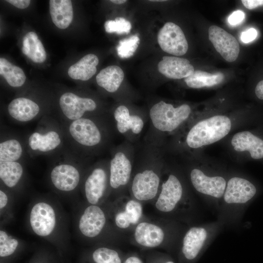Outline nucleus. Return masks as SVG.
<instances>
[{
  "mask_svg": "<svg viewBox=\"0 0 263 263\" xmlns=\"http://www.w3.org/2000/svg\"><path fill=\"white\" fill-rule=\"evenodd\" d=\"M61 124L66 147L78 156L87 159L104 150L115 133L107 115L88 116Z\"/></svg>",
  "mask_w": 263,
  "mask_h": 263,
  "instance_id": "f257e3e1",
  "label": "nucleus"
},
{
  "mask_svg": "<svg viewBox=\"0 0 263 263\" xmlns=\"http://www.w3.org/2000/svg\"><path fill=\"white\" fill-rule=\"evenodd\" d=\"M235 119L222 114L198 118L173 137L171 146L181 152L194 153L225 137L234 127Z\"/></svg>",
  "mask_w": 263,
  "mask_h": 263,
  "instance_id": "f03ea898",
  "label": "nucleus"
},
{
  "mask_svg": "<svg viewBox=\"0 0 263 263\" xmlns=\"http://www.w3.org/2000/svg\"><path fill=\"white\" fill-rule=\"evenodd\" d=\"M150 129L145 142L166 148V138L173 137L188 123L199 118L194 114L191 106L186 103L174 106L161 100L150 109Z\"/></svg>",
  "mask_w": 263,
  "mask_h": 263,
  "instance_id": "7ed1b4c3",
  "label": "nucleus"
},
{
  "mask_svg": "<svg viewBox=\"0 0 263 263\" xmlns=\"http://www.w3.org/2000/svg\"><path fill=\"white\" fill-rule=\"evenodd\" d=\"M165 149L144 143L138 157L140 169L131 180L130 188L138 201H147L155 198L161 185L160 170L164 166Z\"/></svg>",
  "mask_w": 263,
  "mask_h": 263,
  "instance_id": "20e7f679",
  "label": "nucleus"
},
{
  "mask_svg": "<svg viewBox=\"0 0 263 263\" xmlns=\"http://www.w3.org/2000/svg\"><path fill=\"white\" fill-rule=\"evenodd\" d=\"M50 157L49 180L52 188L62 193L76 191L80 187L89 159L78 156L67 147Z\"/></svg>",
  "mask_w": 263,
  "mask_h": 263,
  "instance_id": "39448f33",
  "label": "nucleus"
},
{
  "mask_svg": "<svg viewBox=\"0 0 263 263\" xmlns=\"http://www.w3.org/2000/svg\"><path fill=\"white\" fill-rule=\"evenodd\" d=\"M28 155L51 156L66 147L64 131L60 122L46 115L42 117L36 129L25 141Z\"/></svg>",
  "mask_w": 263,
  "mask_h": 263,
  "instance_id": "423d86ee",
  "label": "nucleus"
},
{
  "mask_svg": "<svg viewBox=\"0 0 263 263\" xmlns=\"http://www.w3.org/2000/svg\"><path fill=\"white\" fill-rule=\"evenodd\" d=\"M135 156L133 144L126 140L111 150L109 160L111 189H119L130 182Z\"/></svg>",
  "mask_w": 263,
  "mask_h": 263,
  "instance_id": "0eeeda50",
  "label": "nucleus"
},
{
  "mask_svg": "<svg viewBox=\"0 0 263 263\" xmlns=\"http://www.w3.org/2000/svg\"><path fill=\"white\" fill-rule=\"evenodd\" d=\"M90 205H97L110 188L109 160H101L87 168L80 186Z\"/></svg>",
  "mask_w": 263,
  "mask_h": 263,
  "instance_id": "6e6552de",
  "label": "nucleus"
},
{
  "mask_svg": "<svg viewBox=\"0 0 263 263\" xmlns=\"http://www.w3.org/2000/svg\"><path fill=\"white\" fill-rule=\"evenodd\" d=\"M61 123L69 122L83 117L106 115L97 113L98 105L92 98L81 96L72 92L62 94L58 100Z\"/></svg>",
  "mask_w": 263,
  "mask_h": 263,
  "instance_id": "1a4fd4ad",
  "label": "nucleus"
},
{
  "mask_svg": "<svg viewBox=\"0 0 263 263\" xmlns=\"http://www.w3.org/2000/svg\"><path fill=\"white\" fill-rule=\"evenodd\" d=\"M109 118L115 132H117L125 140L132 144L140 137L148 119L144 114L132 113L124 105L116 107Z\"/></svg>",
  "mask_w": 263,
  "mask_h": 263,
  "instance_id": "9d476101",
  "label": "nucleus"
},
{
  "mask_svg": "<svg viewBox=\"0 0 263 263\" xmlns=\"http://www.w3.org/2000/svg\"><path fill=\"white\" fill-rule=\"evenodd\" d=\"M58 215L55 207L45 200L32 207L29 215V225L33 232L42 238L52 236L57 227Z\"/></svg>",
  "mask_w": 263,
  "mask_h": 263,
  "instance_id": "9b49d317",
  "label": "nucleus"
},
{
  "mask_svg": "<svg viewBox=\"0 0 263 263\" xmlns=\"http://www.w3.org/2000/svg\"><path fill=\"white\" fill-rule=\"evenodd\" d=\"M261 127L234 134L230 142L232 149L249 159L263 161V130Z\"/></svg>",
  "mask_w": 263,
  "mask_h": 263,
  "instance_id": "f8f14e48",
  "label": "nucleus"
},
{
  "mask_svg": "<svg viewBox=\"0 0 263 263\" xmlns=\"http://www.w3.org/2000/svg\"><path fill=\"white\" fill-rule=\"evenodd\" d=\"M183 191L179 178L173 173H169L161 183L155 205L156 209L164 213L172 211L181 200Z\"/></svg>",
  "mask_w": 263,
  "mask_h": 263,
  "instance_id": "ddd939ff",
  "label": "nucleus"
},
{
  "mask_svg": "<svg viewBox=\"0 0 263 263\" xmlns=\"http://www.w3.org/2000/svg\"><path fill=\"white\" fill-rule=\"evenodd\" d=\"M157 40L161 48L169 54L180 56L185 54L188 43L181 28L172 22L166 23L159 30Z\"/></svg>",
  "mask_w": 263,
  "mask_h": 263,
  "instance_id": "4468645a",
  "label": "nucleus"
},
{
  "mask_svg": "<svg viewBox=\"0 0 263 263\" xmlns=\"http://www.w3.org/2000/svg\"><path fill=\"white\" fill-rule=\"evenodd\" d=\"M191 183L198 192L215 198L223 196L227 181L220 175H208L199 168L191 169L189 173Z\"/></svg>",
  "mask_w": 263,
  "mask_h": 263,
  "instance_id": "2eb2a0df",
  "label": "nucleus"
},
{
  "mask_svg": "<svg viewBox=\"0 0 263 263\" xmlns=\"http://www.w3.org/2000/svg\"><path fill=\"white\" fill-rule=\"evenodd\" d=\"M257 192V188L251 181L234 176L227 181L223 197L227 204H243L251 200Z\"/></svg>",
  "mask_w": 263,
  "mask_h": 263,
  "instance_id": "dca6fc26",
  "label": "nucleus"
},
{
  "mask_svg": "<svg viewBox=\"0 0 263 263\" xmlns=\"http://www.w3.org/2000/svg\"><path fill=\"white\" fill-rule=\"evenodd\" d=\"M208 38L224 59L228 62L236 60L239 54L240 46L234 36L220 27L212 25L208 29Z\"/></svg>",
  "mask_w": 263,
  "mask_h": 263,
  "instance_id": "f3484780",
  "label": "nucleus"
},
{
  "mask_svg": "<svg viewBox=\"0 0 263 263\" xmlns=\"http://www.w3.org/2000/svg\"><path fill=\"white\" fill-rule=\"evenodd\" d=\"M106 223V217L102 209L98 205H90L80 215L78 228L83 236L93 238L101 233Z\"/></svg>",
  "mask_w": 263,
  "mask_h": 263,
  "instance_id": "a211bd4d",
  "label": "nucleus"
},
{
  "mask_svg": "<svg viewBox=\"0 0 263 263\" xmlns=\"http://www.w3.org/2000/svg\"><path fill=\"white\" fill-rule=\"evenodd\" d=\"M7 112L11 119L19 123H27L43 117L38 104L25 97L13 99L8 105Z\"/></svg>",
  "mask_w": 263,
  "mask_h": 263,
  "instance_id": "6ab92c4d",
  "label": "nucleus"
},
{
  "mask_svg": "<svg viewBox=\"0 0 263 263\" xmlns=\"http://www.w3.org/2000/svg\"><path fill=\"white\" fill-rule=\"evenodd\" d=\"M159 72L170 79H181L191 75L194 71L188 60L176 56H164L158 64Z\"/></svg>",
  "mask_w": 263,
  "mask_h": 263,
  "instance_id": "aec40b11",
  "label": "nucleus"
},
{
  "mask_svg": "<svg viewBox=\"0 0 263 263\" xmlns=\"http://www.w3.org/2000/svg\"><path fill=\"white\" fill-rule=\"evenodd\" d=\"M136 242L145 247L154 248L163 242L165 234L163 229L156 225L141 222L135 227L134 233Z\"/></svg>",
  "mask_w": 263,
  "mask_h": 263,
  "instance_id": "412c9836",
  "label": "nucleus"
},
{
  "mask_svg": "<svg viewBox=\"0 0 263 263\" xmlns=\"http://www.w3.org/2000/svg\"><path fill=\"white\" fill-rule=\"evenodd\" d=\"M26 154L25 142L21 139L13 135L1 137L0 162H22Z\"/></svg>",
  "mask_w": 263,
  "mask_h": 263,
  "instance_id": "4be33fe9",
  "label": "nucleus"
},
{
  "mask_svg": "<svg viewBox=\"0 0 263 263\" xmlns=\"http://www.w3.org/2000/svg\"><path fill=\"white\" fill-rule=\"evenodd\" d=\"M207 233L203 227L193 226L185 234L183 240L182 252L188 260H194L201 250L207 238Z\"/></svg>",
  "mask_w": 263,
  "mask_h": 263,
  "instance_id": "5701e85b",
  "label": "nucleus"
},
{
  "mask_svg": "<svg viewBox=\"0 0 263 263\" xmlns=\"http://www.w3.org/2000/svg\"><path fill=\"white\" fill-rule=\"evenodd\" d=\"M49 11L53 22L59 29L67 28L72 21L73 10L70 0H49Z\"/></svg>",
  "mask_w": 263,
  "mask_h": 263,
  "instance_id": "b1692460",
  "label": "nucleus"
},
{
  "mask_svg": "<svg viewBox=\"0 0 263 263\" xmlns=\"http://www.w3.org/2000/svg\"><path fill=\"white\" fill-rule=\"evenodd\" d=\"M21 161L0 162V179L2 185L13 189L23 180L25 170Z\"/></svg>",
  "mask_w": 263,
  "mask_h": 263,
  "instance_id": "393cba45",
  "label": "nucleus"
},
{
  "mask_svg": "<svg viewBox=\"0 0 263 263\" xmlns=\"http://www.w3.org/2000/svg\"><path fill=\"white\" fill-rule=\"evenodd\" d=\"M98 62L99 59L96 55L88 54L71 66L68 69V74L72 79L88 80L96 72V66Z\"/></svg>",
  "mask_w": 263,
  "mask_h": 263,
  "instance_id": "a878e982",
  "label": "nucleus"
},
{
  "mask_svg": "<svg viewBox=\"0 0 263 263\" xmlns=\"http://www.w3.org/2000/svg\"><path fill=\"white\" fill-rule=\"evenodd\" d=\"M124 74L122 69L111 65L101 70L96 76L98 85L110 93L117 91L123 81Z\"/></svg>",
  "mask_w": 263,
  "mask_h": 263,
  "instance_id": "bb28decb",
  "label": "nucleus"
},
{
  "mask_svg": "<svg viewBox=\"0 0 263 263\" xmlns=\"http://www.w3.org/2000/svg\"><path fill=\"white\" fill-rule=\"evenodd\" d=\"M224 79V75L222 73L212 74L200 70H196L191 75L185 78L184 81L188 87L200 89L218 85Z\"/></svg>",
  "mask_w": 263,
  "mask_h": 263,
  "instance_id": "cd10ccee",
  "label": "nucleus"
},
{
  "mask_svg": "<svg viewBox=\"0 0 263 263\" xmlns=\"http://www.w3.org/2000/svg\"><path fill=\"white\" fill-rule=\"evenodd\" d=\"M0 74L7 83L13 87H21L26 80V76L23 70L3 57L0 58Z\"/></svg>",
  "mask_w": 263,
  "mask_h": 263,
  "instance_id": "c85d7f7f",
  "label": "nucleus"
},
{
  "mask_svg": "<svg viewBox=\"0 0 263 263\" xmlns=\"http://www.w3.org/2000/svg\"><path fill=\"white\" fill-rule=\"evenodd\" d=\"M81 263H123L119 253L105 246L95 248L83 257Z\"/></svg>",
  "mask_w": 263,
  "mask_h": 263,
  "instance_id": "c756f323",
  "label": "nucleus"
},
{
  "mask_svg": "<svg viewBox=\"0 0 263 263\" xmlns=\"http://www.w3.org/2000/svg\"><path fill=\"white\" fill-rule=\"evenodd\" d=\"M26 36L30 43V52L27 56L34 62H43L46 58V53L37 35L34 32H30Z\"/></svg>",
  "mask_w": 263,
  "mask_h": 263,
  "instance_id": "7c9ffc66",
  "label": "nucleus"
},
{
  "mask_svg": "<svg viewBox=\"0 0 263 263\" xmlns=\"http://www.w3.org/2000/svg\"><path fill=\"white\" fill-rule=\"evenodd\" d=\"M19 245L18 239L9 235L5 231L0 230V257L6 259L13 256Z\"/></svg>",
  "mask_w": 263,
  "mask_h": 263,
  "instance_id": "2f4dec72",
  "label": "nucleus"
},
{
  "mask_svg": "<svg viewBox=\"0 0 263 263\" xmlns=\"http://www.w3.org/2000/svg\"><path fill=\"white\" fill-rule=\"evenodd\" d=\"M140 39L137 34L119 41L116 47L118 56L121 58L132 56L138 47Z\"/></svg>",
  "mask_w": 263,
  "mask_h": 263,
  "instance_id": "473e14b6",
  "label": "nucleus"
},
{
  "mask_svg": "<svg viewBox=\"0 0 263 263\" xmlns=\"http://www.w3.org/2000/svg\"><path fill=\"white\" fill-rule=\"evenodd\" d=\"M105 31L108 33H116L118 35L128 34L132 28L130 22L125 18H116L114 20H109L104 23Z\"/></svg>",
  "mask_w": 263,
  "mask_h": 263,
  "instance_id": "72a5a7b5",
  "label": "nucleus"
},
{
  "mask_svg": "<svg viewBox=\"0 0 263 263\" xmlns=\"http://www.w3.org/2000/svg\"><path fill=\"white\" fill-rule=\"evenodd\" d=\"M131 217L132 225L137 223L142 215L141 204L137 201L131 199L126 203L124 209Z\"/></svg>",
  "mask_w": 263,
  "mask_h": 263,
  "instance_id": "f704fd0d",
  "label": "nucleus"
},
{
  "mask_svg": "<svg viewBox=\"0 0 263 263\" xmlns=\"http://www.w3.org/2000/svg\"><path fill=\"white\" fill-rule=\"evenodd\" d=\"M114 222L116 225L121 229L127 228L132 224L131 217L125 210L115 214Z\"/></svg>",
  "mask_w": 263,
  "mask_h": 263,
  "instance_id": "c9c22d12",
  "label": "nucleus"
},
{
  "mask_svg": "<svg viewBox=\"0 0 263 263\" xmlns=\"http://www.w3.org/2000/svg\"><path fill=\"white\" fill-rule=\"evenodd\" d=\"M244 17L245 14L242 11H235L228 17V23L232 26L237 25L244 20Z\"/></svg>",
  "mask_w": 263,
  "mask_h": 263,
  "instance_id": "e433bc0d",
  "label": "nucleus"
},
{
  "mask_svg": "<svg viewBox=\"0 0 263 263\" xmlns=\"http://www.w3.org/2000/svg\"><path fill=\"white\" fill-rule=\"evenodd\" d=\"M258 35L257 31L254 28H250L242 33L241 35V40L245 43L254 40Z\"/></svg>",
  "mask_w": 263,
  "mask_h": 263,
  "instance_id": "4c0bfd02",
  "label": "nucleus"
},
{
  "mask_svg": "<svg viewBox=\"0 0 263 263\" xmlns=\"http://www.w3.org/2000/svg\"><path fill=\"white\" fill-rule=\"evenodd\" d=\"M9 201V198L6 189L1 188L0 190V212L4 210L7 207Z\"/></svg>",
  "mask_w": 263,
  "mask_h": 263,
  "instance_id": "58836bf2",
  "label": "nucleus"
},
{
  "mask_svg": "<svg viewBox=\"0 0 263 263\" xmlns=\"http://www.w3.org/2000/svg\"><path fill=\"white\" fill-rule=\"evenodd\" d=\"M241 1L244 6L249 10L263 5V0H242Z\"/></svg>",
  "mask_w": 263,
  "mask_h": 263,
  "instance_id": "ea45409f",
  "label": "nucleus"
},
{
  "mask_svg": "<svg viewBox=\"0 0 263 263\" xmlns=\"http://www.w3.org/2000/svg\"><path fill=\"white\" fill-rule=\"evenodd\" d=\"M7 2L19 9H25L28 7L31 1L29 0H7Z\"/></svg>",
  "mask_w": 263,
  "mask_h": 263,
  "instance_id": "a19ab883",
  "label": "nucleus"
},
{
  "mask_svg": "<svg viewBox=\"0 0 263 263\" xmlns=\"http://www.w3.org/2000/svg\"><path fill=\"white\" fill-rule=\"evenodd\" d=\"M254 93L258 99L263 100V80L257 84L254 89Z\"/></svg>",
  "mask_w": 263,
  "mask_h": 263,
  "instance_id": "79ce46f5",
  "label": "nucleus"
},
{
  "mask_svg": "<svg viewBox=\"0 0 263 263\" xmlns=\"http://www.w3.org/2000/svg\"><path fill=\"white\" fill-rule=\"evenodd\" d=\"M22 43V52L25 55L27 56L30 52V43L29 39L26 36L23 38Z\"/></svg>",
  "mask_w": 263,
  "mask_h": 263,
  "instance_id": "37998d69",
  "label": "nucleus"
},
{
  "mask_svg": "<svg viewBox=\"0 0 263 263\" xmlns=\"http://www.w3.org/2000/svg\"><path fill=\"white\" fill-rule=\"evenodd\" d=\"M123 263H143L142 260L138 257L131 256L126 259Z\"/></svg>",
  "mask_w": 263,
  "mask_h": 263,
  "instance_id": "c03bdc74",
  "label": "nucleus"
},
{
  "mask_svg": "<svg viewBox=\"0 0 263 263\" xmlns=\"http://www.w3.org/2000/svg\"><path fill=\"white\" fill-rule=\"evenodd\" d=\"M47 260L43 257L35 258L30 263H50Z\"/></svg>",
  "mask_w": 263,
  "mask_h": 263,
  "instance_id": "a18cd8bd",
  "label": "nucleus"
},
{
  "mask_svg": "<svg viewBox=\"0 0 263 263\" xmlns=\"http://www.w3.org/2000/svg\"><path fill=\"white\" fill-rule=\"evenodd\" d=\"M110 1L115 4H121L127 2V0H110Z\"/></svg>",
  "mask_w": 263,
  "mask_h": 263,
  "instance_id": "49530a36",
  "label": "nucleus"
},
{
  "mask_svg": "<svg viewBox=\"0 0 263 263\" xmlns=\"http://www.w3.org/2000/svg\"><path fill=\"white\" fill-rule=\"evenodd\" d=\"M163 263H175L173 262L172 261H168Z\"/></svg>",
  "mask_w": 263,
  "mask_h": 263,
  "instance_id": "de8ad7c7",
  "label": "nucleus"
},
{
  "mask_svg": "<svg viewBox=\"0 0 263 263\" xmlns=\"http://www.w3.org/2000/svg\"><path fill=\"white\" fill-rule=\"evenodd\" d=\"M2 263H3V262Z\"/></svg>",
  "mask_w": 263,
  "mask_h": 263,
  "instance_id": "09e8293b",
  "label": "nucleus"
}]
</instances>
